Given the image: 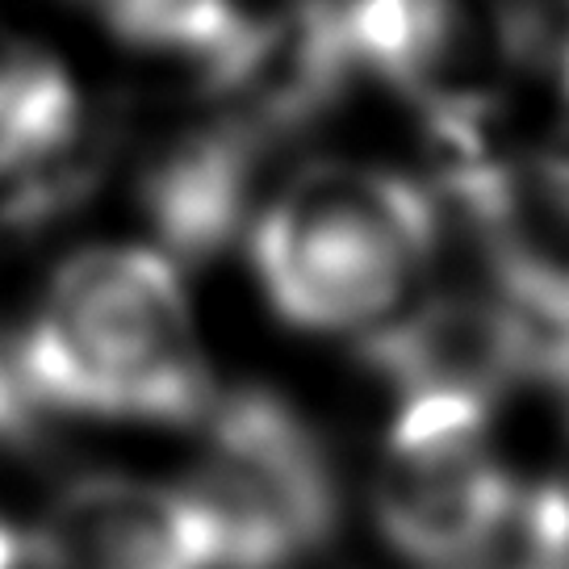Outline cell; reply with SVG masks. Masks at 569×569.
Wrapping results in <instances>:
<instances>
[{"instance_id":"cell-1","label":"cell","mask_w":569,"mask_h":569,"mask_svg":"<svg viewBox=\"0 0 569 569\" xmlns=\"http://www.w3.org/2000/svg\"><path fill=\"white\" fill-rule=\"evenodd\" d=\"M13 343L47 415L193 423L213 407L193 310L160 251L89 248L71 256Z\"/></svg>"},{"instance_id":"cell-2","label":"cell","mask_w":569,"mask_h":569,"mask_svg":"<svg viewBox=\"0 0 569 569\" xmlns=\"http://www.w3.org/2000/svg\"><path fill=\"white\" fill-rule=\"evenodd\" d=\"M436 234L419 184L365 163L284 180L251 234L264 298L302 331H365L402 302Z\"/></svg>"},{"instance_id":"cell-3","label":"cell","mask_w":569,"mask_h":569,"mask_svg":"<svg viewBox=\"0 0 569 569\" xmlns=\"http://www.w3.org/2000/svg\"><path fill=\"white\" fill-rule=\"evenodd\" d=\"M210 519L222 569H289L336 523V478L319 436L264 390L210 407V436L184 481Z\"/></svg>"},{"instance_id":"cell-4","label":"cell","mask_w":569,"mask_h":569,"mask_svg":"<svg viewBox=\"0 0 569 569\" xmlns=\"http://www.w3.org/2000/svg\"><path fill=\"white\" fill-rule=\"evenodd\" d=\"M486 410L457 398H402L377 473V523L393 549L431 569L473 561L516 511Z\"/></svg>"},{"instance_id":"cell-5","label":"cell","mask_w":569,"mask_h":569,"mask_svg":"<svg viewBox=\"0 0 569 569\" xmlns=\"http://www.w3.org/2000/svg\"><path fill=\"white\" fill-rule=\"evenodd\" d=\"M38 536L51 569H222L210 519L184 486L118 473L71 481Z\"/></svg>"},{"instance_id":"cell-6","label":"cell","mask_w":569,"mask_h":569,"mask_svg":"<svg viewBox=\"0 0 569 569\" xmlns=\"http://www.w3.org/2000/svg\"><path fill=\"white\" fill-rule=\"evenodd\" d=\"M369 365L402 398L490 407L528 373V352L502 298H436L369 339Z\"/></svg>"},{"instance_id":"cell-7","label":"cell","mask_w":569,"mask_h":569,"mask_svg":"<svg viewBox=\"0 0 569 569\" xmlns=\"http://www.w3.org/2000/svg\"><path fill=\"white\" fill-rule=\"evenodd\" d=\"M80 97L51 54L0 38V180L9 213L30 222L80 189Z\"/></svg>"},{"instance_id":"cell-8","label":"cell","mask_w":569,"mask_h":569,"mask_svg":"<svg viewBox=\"0 0 569 569\" xmlns=\"http://www.w3.org/2000/svg\"><path fill=\"white\" fill-rule=\"evenodd\" d=\"M256 126L227 122L184 134L142 177V210L163 248L184 260H206L231 243L251 201V177L264 151Z\"/></svg>"},{"instance_id":"cell-9","label":"cell","mask_w":569,"mask_h":569,"mask_svg":"<svg viewBox=\"0 0 569 569\" xmlns=\"http://www.w3.org/2000/svg\"><path fill=\"white\" fill-rule=\"evenodd\" d=\"M109 26L156 51H180L206 68L227 63L256 30L234 0H101Z\"/></svg>"},{"instance_id":"cell-10","label":"cell","mask_w":569,"mask_h":569,"mask_svg":"<svg viewBox=\"0 0 569 569\" xmlns=\"http://www.w3.org/2000/svg\"><path fill=\"white\" fill-rule=\"evenodd\" d=\"M528 536L536 569H569V431L549 478L540 481L536 498L528 502Z\"/></svg>"},{"instance_id":"cell-11","label":"cell","mask_w":569,"mask_h":569,"mask_svg":"<svg viewBox=\"0 0 569 569\" xmlns=\"http://www.w3.org/2000/svg\"><path fill=\"white\" fill-rule=\"evenodd\" d=\"M47 410L30 393V381L21 373L18 343L0 336V445H26L34 440Z\"/></svg>"},{"instance_id":"cell-12","label":"cell","mask_w":569,"mask_h":569,"mask_svg":"<svg viewBox=\"0 0 569 569\" xmlns=\"http://www.w3.org/2000/svg\"><path fill=\"white\" fill-rule=\"evenodd\" d=\"M540 168H545V177L557 184V193L569 201V63H566V80H561L557 122H552L549 147H545V156H540Z\"/></svg>"},{"instance_id":"cell-13","label":"cell","mask_w":569,"mask_h":569,"mask_svg":"<svg viewBox=\"0 0 569 569\" xmlns=\"http://www.w3.org/2000/svg\"><path fill=\"white\" fill-rule=\"evenodd\" d=\"M0 569H51L42 536H26L0 519Z\"/></svg>"}]
</instances>
